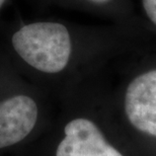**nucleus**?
I'll list each match as a JSON object with an SVG mask.
<instances>
[{"instance_id": "4", "label": "nucleus", "mask_w": 156, "mask_h": 156, "mask_svg": "<svg viewBox=\"0 0 156 156\" xmlns=\"http://www.w3.org/2000/svg\"><path fill=\"white\" fill-rule=\"evenodd\" d=\"M38 120V105L27 95H15L0 101V148L23 140Z\"/></svg>"}, {"instance_id": "2", "label": "nucleus", "mask_w": 156, "mask_h": 156, "mask_svg": "<svg viewBox=\"0 0 156 156\" xmlns=\"http://www.w3.org/2000/svg\"><path fill=\"white\" fill-rule=\"evenodd\" d=\"M124 108L137 131L156 138V69L140 74L129 83Z\"/></svg>"}, {"instance_id": "3", "label": "nucleus", "mask_w": 156, "mask_h": 156, "mask_svg": "<svg viewBox=\"0 0 156 156\" xmlns=\"http://www.w3.org/2000/svg\"><path fill=\"white\" fill-rule=\"evenodd\" d=\"M64 134L56 156H125L88 119L77 118L70 121L65 126Z\"/></svg>"}, {"instance_id": "6", "label": "nucleus", "mask_w": 156, "mask_h": 156, "mask_svg": "<svg viewBox=\"0 0 156 156\" xmlns=\"http://www.w3.org/2000/svg\"><path fill=\"white\" fill-rule=\"evenodd\" d=\"M89 1L93 2V3H96V4H104V3L108 2L110 0H89Z\"/></svg>"}, {"instance_id": "1", "label": "nucleus", "mask_w": 156, "mask_h": 156, "mask_svg": "<svg viewBox=\"0 0 156 156\" xmlns=\"http://www.w3.org/2000/svg\"><path fill=\"white\" fill-rule=\"evenodd\" d=\"M12 46L20 58L37 70L58 73L71 56L68 30L58 23H35L23 26L12 36Z\"/></svg>"}, {"instance_id": "7", "label": "nucleus", "mask_w": 156, "mask_h": 156, "mask_svg": "<svg viewBox=\"0 0 156 156\" xmlns=\"http://www.w3.org/2000/svg\"><path fill=\"white\" fill-rule=\"evenodd\" d=\"M6 1V0H0V8L2 7V5H3V3H4Z\"/></svg>"}, {"instance_id": "5", "label": "nucleus", "mask_w": 156, "mask_h": 156, "mask_svg": "<svg viewBox=\"0 0 156 156\" xmlns=\"http://www.w3.org/2000/svg\"><path fill=\"white\" fill-rule=\"evenodd\" d=\"M146 15L156 26V0H142Z\"/></svg>"}]
</instances>
